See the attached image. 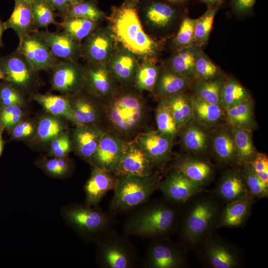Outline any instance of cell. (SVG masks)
Wrapping results in <instances>:
<instances>
[{
    "label": "cell",
    "instance_id": "1",
    "mask_svg": "<svg viewBox=\"0 0 268 268\" xmlns=\"http://www.w3.org/2000/svg\"><path fill=\"white\" fill-rule=\"evenodd\" d=\"M140 0H124L112 8L109 27L115 41L137 57L154 59L161 48L159 42L144 31L138 14Z\"/></svg>",
    "mask_w": 268,
    "mask_h": 268
},
{
    "label": "cell",
    "instance_id": "2",
    "mask_svg": "<svg viewBox=\"0 0 268 268\" xmlns=\"http://www.w3.org/2000/svg\"><path fill=\"white\" fill-rule=\"evenodd\" d=\"M197 193L190 199L183 216L181 233L185 241L190 246L200 244L213 233L222 207L214 197Z\"/></svg>",
    "mask_w": 268,
    "mask_h": 268
},
{
    "label": "cell",
    "instance_id": "3",
    "mask_svg": "<svg viewBox=\"0 0 268 268\" xmlns=\"http://www.w3.org/2000/svg\"><path fill=\"white\" fill-rule=\"evenodd\" d=\"M107 100L105 115L113 133L122 137L134 134L141 127L146 118V105L140 96L116 92Z\"/></svg>",
    "mask_w": 268,
    "mask_h": 268
},
{
    "label": "cell",
    "instance_id": "4",
    "mask_svg": "<svg viewBox=\"0 0 268 268\" xmlns=\"http://www.w3.org/2000/svg\"><path fill=\"white\" fill-rule=\"evenodd\" d=\"M159 183L154 173L146 176H118L111 201L112 210L122 212L144 203L159 189Z\"/></svg>",
    "mask_w": 268,
    "mask_h": 268
},
{
    "label": "cell",
    "instance_id": "5",
    "mask_svg": "<svg viewBox=\"0 0 268 268\" xmlns=\"http://www.w3.org/2000/svg\"><path fill=\"white\" fill-rule=\"evenodd\" d=\"M177 213L171 204L160 202L145 207L133 215L125 226L130 235L158 236L168 233L174 226Z\"/></svg>",
    "mask_w": 268,
    "mask_h": 268
},
{
    "label": "cell",
    "instance_id": "6",
    "mask_svg": "<svg viewBox=\"0 0 268 268\" xmlns=\"http://www.w3.org/2000/svg\"><path fill=\"white\" fill-rule=\"evenodd\" d=\"M0 66L4 81L19 90L27 89L35 83L37 71L17 49L0 57Z\"/></svg>",
    "mask_w": 268,
    "mask_h": 268
},
{
    "label": "cell",
    "instance_id": "7",
    "mask_svg": "<svg viewBox=\"0 0 268 268\" xmlns=\"http://www.w3.org/2000/svg\"><path fill=\"white\" fill-rule=\"evenodd\" d=\"M17 49L37 71L48 70L60 61L40 32H32L19 41Z\"/></svg>",
    "mask_w": 268,
    "mask_h": 268
},
{
    "label": "cell",
    "instance_id": "8",
    "mask_svg": "<svg viewBox=\"0 0 268 268\" xmlns=\"http://www.w3.org/2000/svg\"><path fill=\"white\" fill-rule=\"evenodd\" d=\"M202 244L203 258L211 268H236L240 264V259L237 250L214 233L208 236Z\"/></svg>",
    "mask_w": 268,
    "mask_h": 268
},
{
    "label": "cell",
    "instance_id": "9",
    "mask_svg": "<svg viewBox=\"0 0 268 268\" xmlns=\"http://www.w3.org/2000/svg\"><path fill=\"white\" fill-rule=\"evenodd\" d=\"M155 165L134 140L125 141L119 165L114 173L118 176H146L153 174Z\"/></svg>",
    "mask_w": 268,
    "mask_h": 268
},
{
    "label": "cell",
    "instance_id": "10",
    "mask_svg": "<svg viewBox=\"0 0 268 268\" xmlns=\"http://www.w3.org/2000/svg\"><path fill=\"white\" fill-rule=\"evenodd\" d=\"M116 81L107 64L87 62L83 67V87L94 96L109 99L116 92Z\"/></svg>",
    "mask_w": 268,
    "mask_h": 268
},
{
    "label": "cell",
    "instance_id": "11",
    "mask_svg": "<svg viewBox=\"0 0 268 268\" xmlns=\"http://www.w3.org/2000/svg\"><path fill=\"white\" fill-rule=\"evenodd\" d=\"M125 141L118 135L104 132L90 159L94 167L114 172L121 160Z\"/></svg>",
    "mask_w": 268,
    "mask_h": 268
},
{
    "label": "cell",
    "instance_id": "12",
    "mask_svg": "<svg viewBox=\"0 0 268 268\" xmlns=\"http://www.w3.org/2000/svg\"><path fill=\"white\" fill-rule=\"evenodd\" d=\"M115 41L109 26L96 29L85 39L82 57L87 62L107 64L115 48Z\"/></svg>",
    "mask_w": 268,
    "mask_h": 268
},
{
    "label": "cell",
    "instance_id": "13",
    "mask_svg": "<svg viewBox=\"0 0 268 268\" xmlns=\"http://www.w3.org/2000/svg\"><path fill=\"white\" fill-rule=\"evenodd\" d=\"M54 90L63 93H76L83 88V67L76 61H60L52 68Z\"/></svg>",
    "mask_w": 268,
    "mask_h": 268
},
{
    "label": "cell",
    "instance_id": "14",
    "mask_svg": "<svg viewBox=\"0 0 268 268\" xmlns=\"http://www.w3.org/2000/svg\"><path fill=\"white\" fill-rule=\"evenodd\" d=\"M148 155L155 167H162L170 160L173 139L157 131L138 134L134 139Z\"/></svg>",
    "mask_w": 268,
    "mask_h": 268
},
{
    "label": "cell",
    "instance_id": "15",
    "mask_svg": "<svg viewBox=\"0 0 268 268\" xmlns=\"http://www.w3.org/2000/svg\"><path fill=\"white\" fill-rule=\"evenodd\" d=\"M202 189V186L175 169L159 185V189L167 198L178 203H186Z\"/></svg>",
    "mask_w": 268,
    "mask_h": 268
},
{
    "label": "cell",
    "instance_id": "16",
    "mask_svg": "<svg viewBox=\"0 0 268 268\" xmlns=\"http://www.w3.org/2000/svg\"><path fill=\"white\" fill-rule=\"evenodd\" d=\"M216 194L219 200L225 203L249 196L242 169L232 167L224 171L218 183Z\"/></svg>",
    "mask_w": 268,
    "mask_h": 268
},
{
    "label": "cell",
    "instance_id": "17",
    "mask_svg": "<svg viewBox=\"0 0 268 268\" xmlns=\"http://www.w3.org/2000/svg\"><path fill=\"white\" fill-rule=\"evenodd\" d=\"M137 58L121 45L114 48L107 64L116 81L123 84L134 81L139 66Z\"/></svg>",
    "mask_w": 268,
    "mask_h": 268
},
{
    "label": "cell",
    "instance_id": "18",
    "mask_svg": "<svg viewBox=\"0 0 268 268\" xmlns=\"http://www.w3.org/2000/svg\"><path fill=\"white\" fill-rule=\"evenodd\" d=\"M180 131L181 143L187 151L198 156L208 152L211 143L208 128L192 119Z\"/></svg>",
    "mask_w": 268,
    "mask_h": 268
},
{
    "label": "cell",
    "instance_id": "19",
    "mask_svg": "<svg viewBox=\"0 0 268 268\" xmlns=\"http://www.w3.org/2000/svg\"><path fill=\"white\" fill-rule=\"evenodd\" d=\"M212 152L217 162L224 166L238 165L233 136L229 124L216 129L211 134Z\"/></svg>",
    "mask_w": 268,
    "mask_h": 268
},
{
    "label": "cell",
    "instance_id": "20",
    "mask_svg": "<svg viewBox=\"0 0 268 268\" xmlns=\"http://www.w3.org/2000/svg\"><path fill=\"white\" fill-rule=\"evenodd\" d=\"M54 55L62 60L77 61L82 57V45L70 35L62 32L40 31Z\"/></svg>",
    "mask_w": 268,
    "mask_h": 268
},
{
    "label": "cell",
    "instance_id": "21",
    "mask_svg": "<svg viewBox=\"0 0 268 268\" xmlns=\"http://www.w3.org/2000/svg\"><path fill=\"white\" fill-rule=\"evenodd\" d=\"M174 169L202 187L213 179L214 170L212 165L199 156L184 155L178 156Z\"/></svg>",
    "mask_w": 268,
    "mask_h": 268
},
{
    "label": "cell",
    "instance_id": "22",
    "mask_svg": "<svg viewBox=\"0 0 268 268\" xmlns=\"http://www.w3.org/2000/svg\"><path fill=\"white\" fill-rule=\"evenodd\" d=\"M194 82L167 67L159 71L152 93L158 100L184 92Z\"/></svg>",
    "mask_w": 268,
    "mask_h": 268
},
{
    "label": "cell",
    "instance_id": "23",
    "mask_svg": "<svg viewBox=\"0 0 268 268\" xmlns=\"http://www.w3.org/2000/svg\"><path fill=\"white\" fill-rule=\"evenodd\" d=\"M147 265L152 268H178L185 264L182 252L175 246L165 242L156 243L150 248Z\"/></svg>",
    "mask_w": 268,
    "mask_h": 268
},
{
    "label": "cell",
    "instance_id": "24",
    "mask_svg": "<svg viewBox=\"0 0 268 268\" xmlns=\"http://www.w3.org/2000/svg\"><path fill=\"white\" fill-rule=\"evenodd\" d=\"M253 203L254 199L250 195L226 203L221 211L218 227L235 228L242 226L250 214Z\"/></svg>",
    "mask_w": 268,
    "mask_h": 268
},
{
    "label": "cell",
    "instance_id": "25",
    "mask_svg": "<svg viewBox=\"0 0 268 268\" xmlns=\"http://www.w3.org/2000/svg\"><path fill=\"white\" fill-rule=\"evenodd\" d=\"M4 22L7 29L11 28L14 31L19 41L29 34L38 31L32 16L31 4L23 0H14L13 11Z\"/></svg>",
    "mask_w": 268,
    "mask_h": 268
},
{
    "label": "cell",
    "instance_id": "26",
    "mask_svg": "<svg viewBox=\"0 0 268 268\" xmlns=\"http://www.w3.org/2000/svg\"><path fill=\"white\" fill-rule=\"evenodd\" d=\"M116 179L111 172L94 167L85 186L87 203H97L108 191L114 190Z\"/></svg>",
    "mask_w": 268,
    "mask_h": 268
},
{
    "label": "cell",
    "instance_id": "27",
    "mask_svg": "<svg viewBox=\"0 0 268 268\" xmlns=\"http://www.w3.org/2000/svg\"><path fill=\"white\" fill-rule=\"evenodd\" d=\"M202 48L194 44L179 50L171 57L167 67L195 82V65Z\"/></svg>",
    "mask_w": 268,
    "mask_h": 268
},
{
    "label": "cell",
    "instance_id": "28",
    "mask_svg": "<svg viewBox=\"0 0 268 268\" xmlns=\"http://www.w3.org/2000/svg\"><path fill=\"white\" fill-rule=\"evenodd\" d=\"M104 132L95 125L78 126L73 134V140L78 153L90 160Z\"/></svg>",
    "mask_w": 268,
    "mask_h": 268
},
{
    "label": "cell",
    "instance_id": "29",
    "mask_svg": "<svg viewBox=\"0 0 268 268\" xmlns=\"http://www.w3.org/2000/svg\"><path fill=\"white\" fill-rule=\"evenodd\" d=\"M69 221L81 230L95 232L106 226L107 218L99 211L88 208L79 207L67 213Z\"/></svg>",
    "mask_w": 268,
    "mask_h": 268
},
{
    "label": "cell",
    "instance_id": "30",
    "mask_svg": "<svg viewBox=\"0 0 268 268\" xmlns=\"http://www.w3.org/2000/svg\"><path fill=\"white\" fill-rule=\"evenodd\" d=\"M193 119L198 123L210 128L216 125L226 115L223 107L206 102L194 95L191 96Z\"/></svg>",
    "mask_w": 268,
    "mask_h": 268
},
{
    "label": "cell",
    "instance_id": "31",
    "mask_svg": "<svg viewBox=\"0 0 268 268\" xmlns=\"http://www.w3.org/2000/svg\"><path fill=\"white\" fill-rule=\"evenodd\" d=\"M143 12L147 21L156 28L169 25L176 17L177 9L169 3L151 0L145 5Z\"/></svg>",
    "mask_w": 268,
    "mask_h": 268
},
{
    "label": "cell",
    "instance_id": "32",
    "mask_svg": "<svg viewBox=\"0 0 268 268\" xmlns=\"http://www.w3.org/2000/svg\"><path fill=\"white\" fill-rule=\"evenodd\" d=\"M229 125L237 153L238 165L242 166L246 163L251 162L258 152L253 143L252 131Z\"/></svg>",
    "mask_w": 268,
    "mask_h": 268
},
{
    "label": "cell",
    "instance_id": "33",
    "mask_svg": "<svg viewBox=\"0 0 268 268\" xmlns=\"http://www.w3.org/2000/svg\"><path fill=\"white\" fill-rule=\"evenodd\" d=\"M74 123L78 126L95 125L100 113L96 105L88 98L77 96L70 101Z\"/></svg>",
    "mask_w": 268,
    "mask_h": 268
},
{
    "label": "cell",
    "instance_id": "34",
    "mask_svg": "<svg viewBox=\"0 0 268 268\" xmlns=\"http://www.w3.org/2000/svg\"><path fill=\"white\" fill-rule=\"evenodd\" d=\"M164 99L180 131L190 120L193 119L191 97L184 92H181Z\"/></svg>",
    "mask_w": 268,
    "mask_h": 268
},
{
    "label": "cell",
    "instance_id": "35",
    "mask_svg": "<svg viewBox=\"0 0 268 268\" xmlns=\"http://www.w3.org/2000/svg\"><path fill=\"white\" fill-rule=\"evenodd\" d=\"M253 110L254 105L252 100L225 110L228 124L251 131L255 130L257 125Z\"/></svg>",
    "mask_w": 268,
    "mask_h": 268
},
{
    "label": "cell",
    "instance_id": "36",
    "mask_svg": "<svg viewBox=\"0 0 268 268\" xmlns=\"http://www.w3.org/2000/svg\"><path fill=\"white\" fill-rule=\"evenodd\" d=\"M101 258L109 268H128L132 266L131 257L126 249L117 242H108L102 246Z\"/></svg>",
    "mask_w": 268,
    "mask_h": 268
},
{
    "label": "cell",
    "instance_id": "37",
    "mask_svg": "<svg viewBox=\"0 0 268 268\" xmlns=\"http://www.w3.org/2000/svg\"><path fill=\"white\" fill-rule=\"evenodd\" d=\"M97 22L81 17H65L59 23L63 31L76 40L81 42L97 28Z\"/></svg>",
    "mask_w": 268,
    "mask_h": 268
},
{
    "label": "cell",
    "instance_id": "38",
    "mask_svg": "<svg viewBox=\"0 0 268 268\" xmlns=\"http://www.w3.org/2000/svg\"><path fill=\"white\" fill-rule=\"evenodd\" d=\"M221 99L225 110L252 100L247 90L233 77L225 79L221 92Z\"/></svg>",
    "mask_w": 268,
    "mask_h": 268
},
{
    "label": "cell",
    "instance_id": "39",
    "mask_svg": "<svg viewBox=\"0 0 268 268\" xmlns=\"http://www.w3.org/2000/svg\"><path fill=\"white\" fill-rule=\"evenodd\" d=\"M225 81L222 76L215 79L195 82L192 85L194 96L222 107L221 92Z\"/></svg>",
    "mask_w": 268,
    "mask_h": 268
},
{
    "label": "cell",
    "instance_id": "40",
    "mask_svg": "<svg viewBox=\"0 0 268 268\" xmlns=\"http://www.w3.org/2000/svg\"><path fill=\"white\" fill-rule=\"evenodd\" d=\"M160 67L156 65L154 59H143L139 65L134 83L138 91H148L152 93L159 73Z\"/></svg>",
    "mask_w": 268,
    "mask_h": 268
},
{
    "label": "cell",
    "instance_id": "41",
    "mask_svg": "<svg viewBox=\"0 0 268 268\" xmlns=\"http://www.w3.org/2000/svg\"><path fill=\"white\" fill-rule=\"evenodd\" d=\"M33 98L51 114L64 116L73 121L70 102L66 97L56 95L37 94Z\"/></svg>",
    "mask_w": 268,
    "mask_h": 268
},
{
    "label": "cell",
    "instance_id": "42",
    "mask_svg": "<svg viewBox=\"0 0 268 268\" xmlns=\"http://www.w3.org/2000/svg\"><path fill=\"white\" fill-rule=\"evenodd\" d=\"M220 5L207 6L205 12L197 19L195 27V44L201 48L207 43L215 14Z\"/></svg>",
    "mask_w": 268,
    "mask_h": 268
},
{
    "label": "cell",
    "instance_id": "43",
    "mask_svg": "<svg viewBox=\"0 0 268 268\" xmlns=\"http://www.w3.org/2000/svg\"><path fill=\"white\" fill-rule=\"evenodd\" d=\"M155 120L157 130L174 139L179 131L164 99L158 100L155 111Z\"/></svg>",
    "mask_w": 268,
    "mask_h": 268
},
{
    "label": "cell",
    "instance_id": "44",
    "mask_svg": "<svg viewBox=\"0 0 268 268\" xmlns=\"http://www.w3.org/2000/svg\"><path fill=\"white\" fill-rule=\"evenodd\" d=\"M195 82L215 79L223 75L221 69L202 50L199 54L195 65Z\"/></svg>",
    "mask_w": 268,
    "mask_h": 268
},
{
    "label": "cell",
    "instance_id": "45",
    "mask_svg": "<svg viewBox=\"0 0 268 268\" xmlns=\"http://www.w3.org/2000/svg\"><path fill=\"white\" fill-rule=\"evenodd\" d=\"M243 172L249 195L253 199L267 198L268 184L263 182L256 174L251 162L242 165Z\"/></svg>",
    "mask_w": 268,
    "mask_h": 268
},
{
    "label": "cell",
    "instance_id": "46",
    "mask_svg": "<svg viewBox=\"0 0 268 268\" xmlns=\"http://www.w3.org/2000/svg\"><path fill=\"white\" fill-rule=\"evenodd\" d=\"M31 9L35 26L47 28L50 24H59L56 21L55 10L44 0H35L31 4Z\"/></svg>",
    "mask_w": 268,
    "mask_h": 268
},
{
    "label": "cell",
    "instance_id": "47",
    "mask_svg": "<svg viewBox=\"0 0 268 268\" xmlns=\"http://www.w3.org/2000/svg\"><path fill=\"white\" fill-rule=\"evenodd\" d=\"M72 16L86 18L98 22L105 17V13L99 8L95 0H88L71 5L64 17Z\"/></svg>",
    "mask_w": 268,
    "mask_h": 268
},
{
    "label": "cell",
    "instance_id": "48",
    "mask_svg": "<svg viewBox=\"0 0 268 268\" xmlns=\"http://www.w3.org/2000/svg\"><path fill=\"white\" fill-rule=\"evenodd\" d=\"M197 19L186 16L183 19L179 30L173 39V44L180 49L195 44V27Z\"/></svg>",
    "mask_w": 268,
    "mask_h": 268
},
{
    "label": "cell",
    "instance_id": "49",
    "mask_svg": "<svg viewBox=\"0 0 268 268\" xmlns=\"http://www.w3.org/2000/svg\"><path fill=\"white\" fill-rule=\"evenodd\" d=\"M63 129V126L59 120L47 117L39 122L37 132L40 139L47 141L52 140L61 135Z\"/></svg>",
    "mask_w": 268,
    "mask_h": 268
},
{
    "label": "cell",
    "instance_id": "50",
    "mask_svg": "<svg viewBox=\"0 0 268 268\" xmlns=\"http://www.w3.org/2000/svg\"><path fill=\"white\" fill-rule=\"evenodd\" d=\"M23 98L20 90L5 82L0 83V103L2 106L21 105Z\"/></svg>",
    "mask_w": 268,
    "mask_h": 268
},
{
    "label": "cell",
    "instance_id": "51",
    "mask_svg": "<svg viewBox=\"0 0 268 268\" xmlns=\"http://www.w3.org/2000/svg\"><path fill=\"white\" fill-rule=\"evenodd\" d=\"M22 115L18 105L2 106L0 109V124L4 129L11 128L20 122Z\"/></svg>",
    "mask_w": 268,
    "mask_h": 268
},
{
    "label": "cell",
    "instance_id": "52",
    "mask_svg": "<svg viewBox=\"0 0 268 268\" xmlns=\"http://www.w3.org/2000/svg\"><path fill=\"white\" fill-rule=\"evenodd\" d=\"M71 144L67 134L60 135L52 140L51 149L54 155L59 158L65 157L71 150Z\"/></svg>",
    "mask_w": 268,
    "mask_h": 268
},
{
    "label": "cell",
    "instance_id": "53",
    "mask_svg": "<svg viewBox=\"0 0 268 268\" xmlns=\"http://www.w3.org/2000/svg\"><path fill=\"white\" fill-rule=\"evenodd\" d=\"M256 174L265 183L268 184V157L266 154L258 152L251 162Z\"/></svg>",
    "mask_w": 268,
    "mask_h": 268
},
{
    "label": "cell",
    "instance_id": "54",
    "mask_svg": "<svg viewBox=\"0 0 268 268\" xmlns=\"http://www.w3.org/2000/svg\"><path fill=\"white\" fill-rule=\"evenodd\" d=\"M46 167L51 173L60 175L67 170L68 164L65 159L57 157L49 160L46 163Z\"/></svg>",
    "mask_w": 268,
    "mask_h": 268
},
{
    "label": "cell",
    "instance_id": "55",
    "mask_svg": "<svg viewBox=\"0 0 268 268\" xmlns=\"http://www.w3.org/2000/svg\"><path fill=\"white\" fill-rule=\"evenodd\" d=\"M256 0H231L233 10L238 15H246L253 10Z\"/></svg>",
    "mask_w": 268,
    "mask_h": 268
},
{
    "label": "cell",
    "instance_id": "56",
    "mask_svg": "<svg viewBox=\"0 0 268 268\" xmlns=\"http://www.w3.org/2000/svg\"><path fill=\"white\" fill-rule=\"evenodd\" d=\"M34 131L32 125L27 122H19L12 131V135L15 138H21L31 135Z\"/></svg>",
    "mask_w": 268,
    "mask_h": 268
},
{
    "label": "cell",
    "instance_id": "57",
    "mask_svg": "<svg viewBox=\"0 0 268 268\" xmlns=\"http://www.w3.org/2000/svg\"><path fill=\"white\" fill-rule=\"evenodd\" d=\"M48 2L54 9L61 14L63 18L67 13L71 4L68 0H44Z\"/></svg>",
    "mask_w": 268,
    "mask_h": 268
},
{
    "label": "cell",
    "instance_id": "58",
    "mask_svg": "<svg viewBox=\"0 0 268 268\" xmlns=\"http://www.w3.org/2000/svg\"><path fill=\"white\" fill-rule=\"evenodd\" d=\"M201 2L206 4L207 6L216 4L221 5L223 0H200Z\"/></svg>",
    "mask_w": 268,
    "mask_h": 268
},
{
    "label": "cell",
    "instance_id": "59",
    "mask_svg": "<svg viewBox=\"0 0 268 268\" xmlns=\"http://www.w3.org/2000/svg\"><path fill=\"white\" fill-rule=\"evenodd\" d=\"M6 29H7V28L6 27L5 22L1 21V20L0 19V47H1L3 46L2 40V36L3 32Z\"/></svg>",
    "mask_w": 268,
    "mask_h": 268
},
{
    "label": "cell",
    "instance_id": "60",
    "mask_svg": "<svg viewBox=\"0 0 268 268\" xmlns=\"http://www.w3.org/2000/svg\"><path fill=\"white\" fill-rule=\"evenodd\" d=\"M4 128L0 124V157L2 152L4 141L2 138V133Z\"/></svg>",
    "mask_w": 268,
    "mask_h": 268
},
{
    "label": "cell",
    "instance_id": "61",
    "mask_svg": "<svg viewBox=\"0 0 268 268\" xmlns=\"http://www.w3.org/2000/svg\"><path fill=\"white\" fill-rule=\"evenodd\" d=\"M167 0L171 3H183L184 2H185L188 0Z\"/></svg>",
    "mask_w": 268,
    "mask_h": 268
},
{
    "label": "cell",
    "instance_id": "62",
    "mask_svg": "<svg viewBox=\"0 0 268 268\" xmlns=\"http://www.w3.org/2000/svg\"><path fill=\"white\" fill-rule=\"evenodd\" d=\"M71 5L77 4L80 2L83 1L84 0H68Z\"/></svg>",
    "mask_w": 268,
    "mask_h": 268
},
{
    "label": "cell",
    "instance_id": "63",
    "mask_svg": "<svg viewBox=\"0 0 268 268\" xmlns=\"http://www.w3.org/2000/svg\"><path fill=\"white\" fill-rule=\"evenodd\" d=\"M3 78H4V74H3V71L0 66V81L1 80V79H3Z\"/></svg>",
    "mask_w": 268,
    "mask_h": 268
},
{
    "label": "cell",
    "instance_id": "64",
    "mask_svg": "<svg viewBox=\"0 0 268 268\" xmlns=\"http://www.w3.org/2000/svg\"><path fill=\"white\" fill-rule=\"evenodd\" d=\"M28 4H31L35 0H23Z\"/></svg>",
    "mask_w": 268,
    "mask_h": 268
}]
</instances>
